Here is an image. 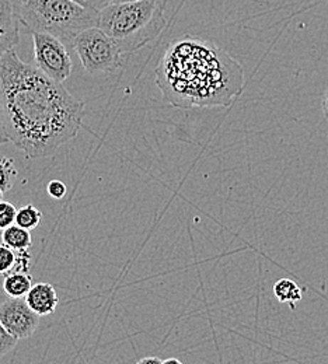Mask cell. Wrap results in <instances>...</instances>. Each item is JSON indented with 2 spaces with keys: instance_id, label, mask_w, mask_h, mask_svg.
I'll return each instance as SVG.
<instances>
[{
  "instance_id": "obj_1",
  "label": "cell",
  "mask_w": 328,
  "mask_h": 364,
  "mask_svg": "<svg viewBox=\"0 0 328 364\" xmlns=\"http://www.w3.org/2000/svg\"><path fill=\"white\" fill-rule=\"evenodd\" d=\"M0 97L7 140L27 159L52 156L82 128L85 102L14 49L0 56Z\"/></svg>"
},
{
  "instance_id": "obj_2",
  "label": "cell",
  "mask_w": 328,
  "mask_h": 364,
  "mask_svg": "<svg viewBox=\"0 0 328 364\" xmlns=\"http://www.w3.org/2000/svg\"><path fill=\"white\" fill-rule=\"evenodd\" d=\"M163 100L176 108L228 107L241 94V65L221 46L183 37L164 49L156 68Z\"/></svg>"
},
{
  "instance_id": "obj_3",
  "label": "cell",
  "mask_w": 328,
  "mask_h": 364,
  "mask_svg": "<svg viewBox=\"0 0 328 364\" xmlns=\"http://www.w3.org/2000/svg\"><path fill=\"white\" fill-rule=\"evenodd\" d=\"M167 26L166 0L108 3L98 11L97 27L124 55L134 53L157 38Z\"/></svg>"
},
{
  "instance_id": "obj_4",
  "label": "cell",
  "mask_w": 328,
  "mask_h": 364,
  "mask_svg": "<svg viewBox=\"0 0 328 364\" xmlns=\"http://www.w3.org/2000/svg\"><path fill=\"white\" fill-rule=\"evenodd\" d=\"M14 14L28 31L46 33L70 46L98 21V11L72 0H14Z\"/></svg>"
},
{
  "instance_id": "obj_5",
  "label": "cell",
  "mask_w": 328,
  "mask_h": 364,
  "mask_svg": "<svg viewBox=\"0 0 328 364\" xmlns=\"http://www.w3.org/2000/svg\"><path fill=\"white\" fill-rule=\"evenodd\" d=\"M85 70L93 76L111 75L124 63V53L98 27L82 31L72 43Z\"/></svg>"
},
{
  "instance_id": "obj_6",
  "label": "cell",
  "mask_w": 328,
  "mask_h": 364,
  "mask_svg": "<svg viewBox=\"0 0 328 364\" xmlns=\"http://www.w3.org/2000/svg\"><path fill=\"white\" fill-rule=\"evenodd\" d=\"M36 66L49 79L63 83L72 75V59L66 46L46 33H33Z\"/></svg>"
},
{
  "instance_id": "obj_7",
  "label": "cell",
  "mask_w": 328,
  "mask_h": 364,
  "mask_svg": "<svg viewBox=\"0 0 328 364\" xmlns=\"http://www.w3.org/2000/svg\"><path fill=\"white\" fill-rule=\"evenodd\" d=\"M0 323L17 341L33 336L40 323L24 299H7L0 304Z\"/></svg>"
},
{
  "instance_id": "obj_8",
  "label": "cell",
  "mask_w": 328,
  "mask_h": 364,
  "mask_svg": "<svg viewBox=\"0 0 328 364\" xmlns=\"http://www.w3.org/2000/svg\"><path fill=\"white\" fill-rule=\"evenodd\" d=\"M24 300L27 306L40 317L52 314L59 304L56 290L49 283L33 284L30 291L26 294Z\"/></svg>"
},
{
  "instance_id": "obj_9",
  "label": "cell",
  "mask_w": 328,
  "mask_h": 364,
  "mask_svg": "<svg viewBox=\"0 0 328 364\" xmlns=\"http://www.w3.org/2000/svg\"><path fill=\"white\" fill-rule=\"evenodd\" d=\"M0 44L6 50L18 44V20L14 14V0H0Z\"/></svg>"
},
{
  "instance_id": "obj_10",
  "label": "cell",
  "mask_w": 328,
  "mask_h": 364,
  "mask_svg": "<svg viewBox=\"0 0 328 364\" xmlns=\"http://www.w3.org/2000/svg\"><path fill=\"white\" fill-rule=\"evenodd\" d=\"M33 287V277L28 272H10L4 276L3 291L9 299H24Z\"/></svg>"
},
{
  "instance_id": "obj_11",
  "label": "cell",
  "mask_w": 328,
  "mask_h": 364,
  "mask_svg": "<svg viewBox=\"0 0 328 364\" xmlns=\"http://www.w3.org/2000/svg\"><path fill=\"white\" fill-rule=\"evenodd\" d=\"M1 241L14 251H24L33 245L31 232L26 228H18L17 225H11L10 228L3 230Z\"/></svg>"
},
{
  "instance_id": "obj_12",
  "label": "cell",
  "mask_w": 328,
  "mask_h": 364,
  "mask_svg": "<svg viewBox=\"0 0 328 364\" xmlns=\"http://www.w3.org/2000/svg\"><path fill=\"white\" fill-rule=\"evenodd\" d=\"M274 294L281 303L289 304L292 310L296 309V303H299L303 297L302 289L290 279H280L274 284Z\"/></svg>"
},
{
  "instance_id": "obj_13",
  "label": "cell",
  "mask_w": 328,
  "mask_h": 364,
  "mask_svg": "<svg viewBox=\"0 0 328 364\" xmlns=\"http://www.w3.org/2000/svg\"><path fill=\"white\" fill-rule=\"evenodd\" d=\"M17 178H18V171H17V167L14 166V161L0 154V191L3 193L11 191Z\"/></svg>"
},
{
  "instance_id": "obj_14",
  "label": "cell",
  "mask_w": 328,
  "mask_h": 364,
  "mask_svg": "<svg viewBox=\"0 0 328 364\" xmlns=\"http://www.w3.org/2000/svg\"><path fill=\"white\" fill-rule=\"evenodd\" d=\"M41 219H43V213L36 206L27 205L17 210L14 225L31 231V230L38 228V225L41 223Z\"/></svg>"
},
{
  "instance_id": "obj_15",
  "label": "cell",
  "mask_w": 328,
  "mask_h": 364,
  "mask_svg": "<svg viewBox=\"0 0 328 364\" xmlns=\"http://www.w3.org/2000/svg\"><path fill=\"white\" fill-rule=\"evenodd\" d=\"M17 262V251L0 244V274L13 272Z\"/></svg>"
},
{
  "instance_id": "obj_16",
  "label": "cell",
  "mask_w": 328,
  "mask_h": 364,
  "mask_svg": "<svg viewBox=\"0 0 328 364\" xmlns=\"http://www.w3.org/2000/svg\"><path fill=\"white\" fill-rule=\"evenodd\" d=\"M16 213H17V209L14 208V205H11L10 202H4L3 199L0 200V230L1 231L14 225Z\"/></svg>"
},
{
  "instance_id": "obj_17",
  "label": "cell",
  "mask_w": 328,
  "mask_h": 364,
  "mask_svg": "<svg viewBox=\"0 0 328 364\" xmlns=\"http://www.w3.org/2000/svg\"><path fill=\"white\" fill-rule=\"evenodd\" d=\"M48 193L51 198L53 199H62L65 195H66V185L59 180H52V181L48 183L47 186Z\"/></svg>"
},
{
  "instance_id": "obj_18",
  "label": "cell",
  "mask_w": 328,
  "mask_h": 364,
  "mask_svg": "<svg viewBox=\"0 0 328 364\" xmlns=\"http://www.w3.org/2000/svg\"><path fill=\"white\" fill-rule=\"evenodd\" d=\"M86 9H90L94 11H100L101 9H104L108 4V0H72Z\"/></svg>"
},
{
  "instance_id": "obj_19",
  "label": "cell",
  "mask_w": 328,
  "mask_h": 364,
  "mask_svg": "<svg viewBox=\"0 0 328 364\" xmlns=\"http://www.w3.org/2000/svg\"><path fill=\"white\" fill-rule=\"evenodd\" d=\"M7 135L4 128V118H3V105H1V97H0V144L7 143Z\"/></svg>"
},
{
  "instance_id": "obj_20",
  "label": "cell",
  "mask_w": 328,
  "mask_h": 364,
  "mask_svg": "<svg viewBox=\"0 0 328 364\" xmlns=\"http://www.w3.org/2000/svg\"><path fill=\"white\" fill-rule=\"evenodd\" d=\"M137 364H163L159 358H143Z\"/></svg>"
},
{
  "instance_id": "obj_21",
  "label": "cell",
  "mask_w": 328,
  "mask_h": 364,
  "mask_svg": "<svg viewBox=\"0 0 328 364\" xmlns=\"http://www.w3.org/2000/svg\"><path fill=\"white\" fill-rule=\"evenodd\" d=\"M323 112H324V117L328 121V87L326 92H324V97H323Z\"/></svg>"
},
{
  "instance_id": "obj_22",
  "label": "cell",
  "mask_w": 328,
  "mask_h": 364,
  "mask_svg": "<svg viewBox=\"0 0 328 364\" xmlns=\"http://www.w3.org/2000/svg\"><path fill=\"white\" fill-rule=\"evenodd\" d=\"M163 364H183L179 359H176V358H170V359H166Z\"/></svg>"
},
{
  "instance_id": "obj_23",
  "label": "cell",
  "mask_w": 328,
  "mask_h": 364,
  "mask_svg": "<svg viewBox=\"0 0 328 364\" xmlns=\"http://www.w3.org/2000/svg\"><path fill=\"white\" fill-rule=\"evenodd\" d=\"M128 1H137V0H108V3H128Z\"/></svg>"
},
{
  "instance_id": "obj_24",
  "label": "cell",
  "mask_w": 328,
  "mask_h": 364,
  "mask_svg": "<svg viewBox=\"0 0 328 364\" xmlns=\"http://www.w3.org/2000/svg\"><path fill=\"white\" fill-rule=\"evenodd\" d=\"M4 52H7V50H6V49H4V46H1V44H0V56H1V55H3V53H4Z\"/></svg>"
},
{
  "instance_id": "obj_25",
  "label": "cell",
  "mask_w": 328,
  "mask_h": 364,
  "mask_svg": "<svg viewBox=\"0 0 328 364\" xmlns=\"http://www.w3.org/2000/svg\"><path fill=\"white\" fill-rule=\"evenodd\" d=\"M1 199H3V192L0 191V200H1Z\"/></svg>"
}]
</instances>
